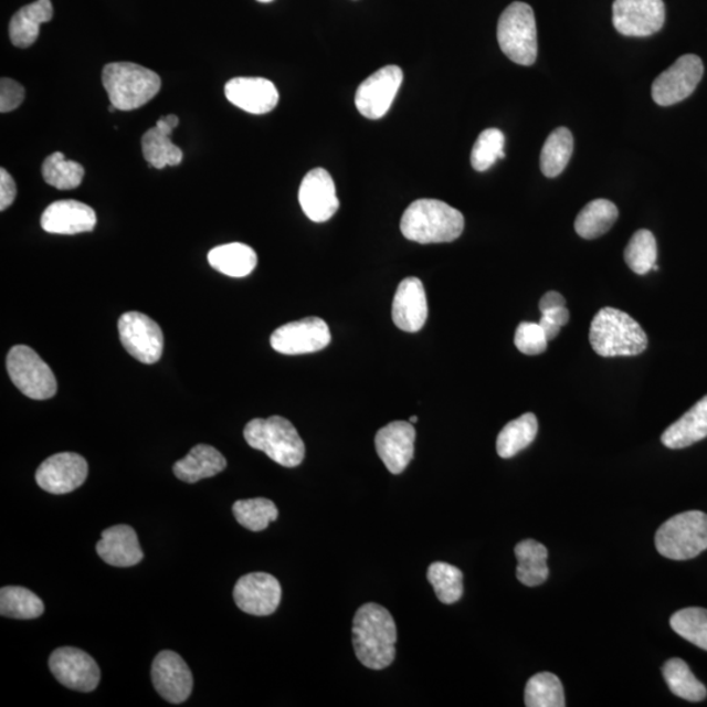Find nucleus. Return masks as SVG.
<instances>
[{"label": "nucleus", "mask_w": 707, "mask_h": 707, "mask_svg": "<svg viewBox=\"0 0 707 707\" xmlns=\"http://www.w3.org/2000/svg\"><path fill=\"white\" fill-rule=\"evenodd\" d=\"M663 677L675 696L690 703L704 701L707 696L705 685L692 674L687 663L683 659H669L663 666Z\"/></svg>", "instance_id": "obj_33"}, {"label": "nucleus", "mask_w": 707, "mask_h": 707, "mask_svg": "<svg viewBox=\"0 0 707 707\" xmlns=\"http://www.w3.org/2000/svg\"><path fill=\"white\" fill-rule=\"evenodd\" d=\"M96 550L104 562L116 568H130L145 557L136 530L125 525L105 529Z\"/></svg>", "instance_id": "obj_24"}, {"label": "nucleus", "mask_w": 707, "mask_h": 707, "mask_svg": "<svg viewBox=\"0 0 707 707\" xmlns=\"http://www.w3.org/2000/svg\"><path fill=\"white\" fill-rule=\"evenodd\" d=\"M572 151H574V138L571 131L566 127H558L542 147L540 160L542 173L549 179L560 176L568 167Z\"/></svg>", "instance_id": "obj_32"}, {"label": "nucleus", "mask_w": 707, "mask_h": 707, "mask_svg": "<svg viewBox=\"0 0 707 707\" xmlns=\"http://www.w3.org/2000/svg\"><path fill=\"white\" fill-rule=\"evenodd\" d=\"M7 371L19 391L32 400L52 399L59 389L51 367L25 345H18L10 350Z\"/></svg>", "instance_id": "obj_8"}, {"label": "nucleus", "mask_w": 707, "mask_h": 707, "mask_svg": "<svg viewBox=\"0 0 707 707\" xmlns=\"http://www.w3.org/2000/svg\"><path fill=\"white\" fill-rule=\"evenodd\" d=\"M53 19L51 0H35V2L20 9L10 23V39L13 45L27 49L39 39L41 24Z\"/></svg>", "instance_id": "obj_27"}, {"label": "nucleus", "mask_w": 707, "mask_h": 707, "mask_svg": "<svg viewBox=\"0 0 707 707\" xmlns=\"http://www.w3.org/2000/svg\"><path fill=\"white\" fill-rule=\"evenodd\" d=\"M52 674L68 689L88 693L97 688L102 672L94 657L75 647L54 650L49 659Z\"/></svg>", "instance_id": "obj_14"}, {"label": "nucleus", "mask_w": 707, "mask_h": 707, "mask_svg": "<svg viewBox=\"0 0 707 707\" xmlns=\"http://www.w3.org/2000/svg\"><path fill=\"white\" fill-rule=\"evenodd\" d=\"M409 422H410V423H416V422H419V416H416V415H412V416H410V421H409Z\"/></svg>", "instance_id": "obj_48"}, {"label": "nucleus", "mask_w": 707, "mask_h": 707, "mask_svg": "<svg viewBox=\"0 0 707 707\" xmlns=\"http://www.w3.org/2000/svg\"><path fill=\"white\" fill-rule=\"evenodd\" d=\"M669 624L682 639L707 652V610L685 608L671 618Z\"/></svg>", "instance_id": "obj_40"}, {"label": "nucleus", "mask_w": 707, "mask_h": 707, "mask_svg": "<svg viewBox=\"0 0 707 707\" xmlns=\"http://www.w3.org/2000/svg\"><path fill=\"white\" fill-rule=\"evenodd\" d=\"M666 21L663 0H614L613 25L626 38H648Z\"/></svg>", "instance_id": "obj_11"}, {"label": "nucleus", "mask_w": 707, "mask_h": 707, "mask_svg": "<svg viewBox=\"0 0 707 707\" xmlns=\"http://www.w3.org/2000/svg\"><path fill=\"white\" fill-rule=\"evenodd\" d=\"M518 558L516 578L527 587H537L547 581L549 568L547 564L548 549L536 540H525L515 547Z\"/></svg>", "instance_id": "obj_29"}, {"label": "nucleus", "mask_w": 707, "mask_h": 707, "mask_svg": "<svg viewBox=\"0 0 707 707\" xmlns=\"http://www.w3.org/2000/svg\"><path fill=\"white\" fill-rule=\"evenodd\" d=\"M228 468V460L217 449L198 444L173 465V473L183 483L196 484L203 478L219 475Z\"/></svg>", "instance_id": "obj_25"}, {"label": "nucleus", "mask_w": 707, "mask_h": 707, "mask_svg": "<svg viewBox=\"0 0 707 707\" xmlns=\"http://www.w3.org/2000/svg\"><path fill=\"white\" fill-rule=\"evenodd\" d=\"M703 76L704 63L699 56H680L674 65L656 77L652 89L654 102L661 106L682 103L695 92Z\"/></svg>", "instance_id": "obj_10"}, {"label": "nucleus", "mask_w": 707, "mask_h": 707, "mask_svg": "<svg viewBox=\"0 0 707 707\" xmlns=\"http://www.w3.org/2000/svg\"><path fill=\"white\" fill-rule=\"evenodd\" d=\"M497 38L508 60L532 66L537 59V30L530 6L523 2L508 6L499 18Z\"/></svg>", "instance_id": "obj_7"}, {"label": "nucleus", "mask_w": 707, "mask_h": 707, "mask_svg": "<svg viewBox=\"0 0 707 707\" xmlns=\"http://www.w3.org/2000/svg\"><path fill=\"white\" fill-rule=\"evenodd\" d=\"M542 316L549 318V320L556 323L558 327H564L570 320L569 309L566 307H557L553 309L544 310Z\"/></svg>", "instance_id": "obj_46"}, {"label": "nucleus", "mask_w": 707, "mask_h": 707, "mask_svg": "<svg viewBox=\"0 0 707 707\" xmlns=\"http://www.w3.org/2000/svg\"><path fill=\"white\" fill-rule=\"evenodd\" d=\"M44 611L42 600L24 587L7 585L0 590V614L4 618L32 620Z\"/></svg>", "instance_id": "obj_34"}, {"label": "nucleus", "mask_w": 707, "mask_h": 707, "mask_svg": "<svg viewBox=\"0 0 707 707\" xmlns=\"http://www.w3.org/2000/svg\"><path fill=\"white\" fill-rule=\"evenodd\" d=\"M539 307L541 313H544V310L553 309L557 307H566V300L560 293L549 292L542 296Z\"/></svg>", "instance_id": "obj_45"}, {"label": "nucleus", "mask_w": 707, "mask_h": 707, "mask_svg": "<svg viewBox=\"0 0 707 707\" xmlns=\"http://www.w3.org/2000/svg\"><path fill=\"white\" fill-rule=\"evenodd\" d=\"M257 2H260V3H271V2H273V0H257Z\"/></svg>", "instance_id": "obj_49"}, {"label": "nucleus", "mask_w": 707, "mask_h": 707, "mask_svg": "<svg viewBox=\"0 0 707 707\" xmlns=\"http://www.w3.org/2000/svg\"><path fill=\"white\" fill-rule=\"evenodd\" d=\"M659 555L674 561H687L707 549V514L687 511L672 516L655 535Z\"/></svg>", "instance_id": "obj_6"}, {"label": "nucleus", "mask_w": 707, "mask_h": 707, "mask_svg": "<svg viewBox=\"0 0 707 707\" xmlns=\"http://www.w3.org/2000/svg\"><path fill=\"white\" fill-rule=\"evenodd\" d=\"M179 124L180 119L176 115L161 117L157 125L141 137V151L148 166L162 169L181 165L183 152L171 140L172 133Z\"/></svg>", "instance_id": "obj_23"}, {"label": "nucleus", "mask_w": 707, "mask_h": 707, "mask_svg": "<svg viewBox=\"0 0 707 707\" xmlns=\"http://www.w3.org/2000/svg\"><path fill=\"white\" fill-rule=\"evenodd\" d=\"M415 429L405 421H395L378 431L374 447L381 462L393 475L407 469L414 457Z\"/></svg>", "instance_id": "obj_19"}, {"label": "nucleus", "mask_w": 707, "mask_h": 707, "mask_svg": "<svg viewBox=\"0 0 707 707\" xmlns=\"http://www.w3.org/2000/svg\"><path fill=\"white\" fill-rule=\"evenodd\" d=\"M619 218L616 204L608 200H595L587 203L579 212L574 228L579 236L592 240L603 236L613 228Z\"/></svg>", "instance_id": "obj_30"}, {"label": "nucleus", "mask_w": 707, "mask_h": 707, "mask_svg": "<svg viewBox=\"0 0 707 707\" xmlns=\"http://www.w3.org/2000/svg\"><path fill=\"white\" fill-rule=\"evenodd\" d=\"M103 86L110 105L130 112L150 103L161 88L160 76L131 62L109 63L103 70Z\"/></svg>", "instance_id": "obj_4"}, {"label": "nucleus", "mask_w": 707, "mask_h": 707, "mask_svg": "<svg viewBox=\"0 0 707 707\" xmlns=\"http://www.w3.org/2000/svg\"><path fill=\"white\" fill-rule=\"evenodd\" d=\"M88 464L74 452H62L48 457L35 472V481L42 490L51 494H67L86 483Z\"/></svg>", "instance_id": "obj_15"}, {"label": "nucleus", "mask_w": 707, "mask_h": 707, "mask_svg": "<svg viewBox=\"0 0 707 707\" xmlns=\"http://www.w3.org/2000/svg\"><path fill=\"white\" fill-rule=\"evenodd\" d=\"M155 689L166 701L186 703L193 690V675L186 661L173 652H161L155 657L151 668Z\"/></svg>", "instance_id": "obj_17"}, {"label": "nucleus", "mask_w": 707, "mask_h": 707, "mask_svg": "<svg viewBox=\"0 0 707 707\" xmlns=\"http://www.w3.org/2000/svg\"><path fill=\"white\" fill-rule=\"evenodd\" d=\"M244 437L252 449L265 452L273 462L286 468L300 465L306 456V445L298 431L279 415L252 420L244 429Z\"/></svg>", "instance_id": "obj_5"}, {"label": "nucleus", "mask_w": 707, "mask_h": 707, "mask_svg": "<svg viewBox=\"0 0 707 707\" xmlns=\"http://www.w3.org/2000/svg\"><path fill=\"white\" fill-rule=\"evenodd\" d=\"M398 629L387 608L369 603L359 608L352 621V645L358 661L374 671L394 661Z\"/></svg>", "instance_id": "obj_1"}, {"label": "nucleus", "mask_w": 707, "mask_h": 707, "mask_svg": "<svg viewBox=\"0 0 707 707\" xmlns=\"http://www.w3.org/2000/svg\"><path fill=\"white\" fill-rule=\"evenodd\" d=\"M119 339L131 357L145 365L157 363L165 350L159 325L145 314L126 313L118 320Z\"/></svg>", "instance_id": "obj_9"}, {"label": "nucleus", "mask_w": 707, "mask_h": 707, "mask_svg": "<svg viewBox=\"0 0 707 707\" xmlns=\"http://www.w3.org/2000/svg\"><path fill=\"white\" fill-rule=\"evenodd\" d=\"M282 587L278 579L266 572H252L239 579L233 600L243 612L252 616H271L281 604Z\"/></svg>", "instance_id": "obj_16"}, {"label": "nucleus", "mask_w": 707, "mask_h": 707, "mask_svg": "<svg viewBox=\"0 0 707 707\" xmlns=\"http://www.w3.org/2000/svg\"><path fill=\"white\" fill-rule=\"evenodd\" d=\"M208 260L212 268L232 278L246 277L258 263L257 253L242 243L215 246L210 251Z\"/></svg>", "instance_id": "obj_28"}, {"label": "nucleus", "mask_w": 707, "mask_h": 707, "mask_svg": "<svg viewBox=\"0 0 707 707\" xmlns=\"http://www.w3.org/2000/svg\"><path fill=\"white\" fill-rule=\"evenodd\" d=\"M707 436V395L672 423L662 435V443L671 450L687 449Z\"/></svg>", "instance_id": "obj_26"}, {"label": "nucleus", "mask_w": 707, "mask_h": 707, "mask_svg": "<svg viewBox=\"0 0 707 707\" xmlns=\"http://www.w3.org/2000/svg\"><path fill=\"white\" fill-rule=\"evenodd\" d=\"M25 98V89L20 83L3 77L0 81V112L9 113L19 108Z\"/></svg>", "instance_id": "obj_43"}, {"label": "nucleus", "mask_w": 707, "mask_h": 707, "mask_svg": "<svg viewBox=\"0 0 707 707\" xmlns=\"http://www.w3.org/2000/svg\"><path fill=\"white\" fill-rule=\"evenodd\" d=\"M590 342L600 357H635L647 349L648 338L633 317L606 307L593 317Z\"/></svg>", "instance_id": "obj_3"}, {"label": "nucleus", "mask_w": 707, "mask_h": 707, "mask_svg": "<svg viewBox=\"0 0 707 707\" xmlns=\"http://www.w3.org/2000/svg\"><path fill=\"white\" fill-rule=\"evenodd\" d=\"M548 338L539 323H521L515 331V346L526 356H540L548 348Z\"/></svg>", "instance_id": "obj_42"}, {"label": "nucleus", "mask_w": 707, "mask_h": 707, "mask_svg": "<svg viewBox=\"0 0 707 707\" xmlns=\"http://www.w3.org/2000/svg\"><path fill=\"white\" fill-rule=\"evenodd\" d=\"M464 217L440 200H416L401 219V232L420 244L452 243L462 236Z\"/></svg>", "instance_id": "obj_2"}, {"label": "nucleus", "mask_w": 707, "mask_h": 707, "mask_svg": "<svg viewBox=\"0 0 707 707\" xmlns=\"http://www.w3.org/2000/svg\"><path fill=\"white\" fill-rule=\"evenodd\" d=\"M299 202L304 214L316 223L334 218L339 209L334 179L324 168H315L304 177L299 188Z\"/></svg>", "instance_id": "obj_18"}, {"label": "nucleus", "mask_w": 707, "mask_h": 707, "mask_svg": "<svg viewBox=\"0 0 707 707\" xmlns=\"http://www.w3.org/2000/svg\"><path fill=\"white\" fill-rule=\"evenodd\" d=\"M528 707H563L564 692L560 678L550 672H541L529 678L525 696Z\"/></svg>", "instance_id": "obj_37"}, {"label": "nucleus", "mask_w": 707, "mask_h": 707, "mask_svg": "<svg viewBox=\"0 0 707 707\" xmlns=\"http://www.w3.org/2000/svg\"><path fill=\"white\" fill-rule=\"evenodd\" d=\"M429 316L426 292L419 278L402 281L395 292L392 306V318L395 327L408 334H415L423 328Z\"/></svg>", "instance_id": "obj_21"}, {"label": "nucleus", "mask_w": 707, "mask_h": 707, "mask_svg": "<svg viewBox=\"0 0 707 707\" xmlns=\"http://www.w3.org/2000/svg\"><path fill=\"white\" fill-rule=\"evenodd\" d=\"M96 212L88 204L74 200L56 201L41 217V228L55 235H76L94 231Z\"/></svg>", "instance_id": "obj_22"}, {"label": "nucleus", "mask_w": 707, "mask_h": 707, "mask_svg": "<svg viewBox=\"0 0 707 707\" xmlns=\"http://www.w3.org/2000/svg\"><path fill=\"white\" fill-rule=\"evenodd\" d=\"M505 136L498 129H486L479 134L473 146L471 162L477 172H485L492 168L498 159H505Z\"/></svg>", "instance_id": "obj_41"}, {"label": "nucleus", "mask_w": 707, "mask_h": 707, "mask_svg": "<svg viewBox=\"0 0 707 707\" xmlns=\"http://www.w3.org/2000/svg\"><path fill=\"white\" fill-rule=\"evenodd\" d=\"M233 516L244 528L261 532L278 519V508L271 499L254 498L238 500L232 507Z\"/></svg>", "instance_id": "obj_35"}, {"label": "nucleus", "mask_w": 707, "mask_h": 707, "mask_svg": "<svg viewBox=\"0 0 707 707\" xmlns=\"http://www.w3.org/2000/svg\"><path fill=\"white\" fill-rule=\"evenodd\" d=\"M625 263L635 274L653 271L657 260V245L652 231H636L625 247Z\"/></svg>", "instance_id": "obj_39"}, {"label": "nucleus", "mask_w": 707, "mask_h": 707, "mask_svg": "<svg viewBox=\"0 0 707 707\" xmlns=\"http://www.w3.org/2000/svg\"><path fill=\"white\" fill-rule=\"evenodd\" d=\"M331 335L327 323L318 317H307L288 323L274 330L271 345L285 356H300L320 351L330 344Z\"/></svg>", "instance_id": "obj_12"}, {"label": "nucleus", "mask_w": 707, "mask_h": 707, "mask_svg": "<svg viewBox=\"0 0 707 707\" xmlns=\"http://www.w3.org/2000/svg\"><path fill=\"white\" fill-rule=\"evenodd\" d=\"M539 324L541 325V328L544 329V334H546L548 341H551V339H555L558 337V335H560L561 327H558L556 323L549 320V318H547L546 316H541V320L539 321Z\"/></svg>", "instance_id": "obj_47"}, {"label": "nucleus", "mask_w": 707, "mask_h": 707, "mask_svg": "<svg viewBox=\"0 0 707 707\" xmlns=\"http://www.w3.org/2000/svg\"><path fill=\"white\" fill-rule=\"evenodd\" d=\"M18 193L17 182L12 179V176L6 171L4 168L0 169V210L4 211L11 207L15 201Z\"/></svg>", "instance_id": "obj_44"}, {"label": "nucleus", "mask_w": 707, "mask_h": 707, "mask_svg": "<svg viewBox=\"0 0 707 707\" xmlns=\"http://www.w3.org/2000/svg\"><path fill=\"white\" fill-rule=\"evenodd\" d=\"M42 176L46 183L55 189L73 190L81 187L84 168L80 162L67 160L65 155L56 151L45 159Z\"/></svg>", "instance_id": "obj_36"}, {"label": "nucleus", "mask_w": 707, "mask_h": 707, "mask_svg": "<svg viewBox=\"0 0 707 707\" xmlns=\"http://www.w3.org/2000/svg\"><path fill=\"white\" fill-rule=\"evenodd\" d=\"M404 81L399 66H386L367 77L356 94V106L360 115L369 119L384 117L394 102Z\"/></svg>", "instance_id": "obj_13"}, {"label": "nucleus", "mask_w": 707, "mask_h": 707, "mask_svg": "<svg viewBox=\"0 0 707 707\" xmlns=\"http://www.w3.org/2000/svg\"><path fill=\"white\" fill-rule=\"evenodd\" d=\"M539 431V422L532 413L523 414L507 423L497 440V452L502 458H511L532 444Z\"/></svg>", "instance_id": "obj_31"}, {"label": "nucleus", "mask_w": 707, "mask_h": 707, "mask_svg": "<svg viewBox=\"0 0 707 707\" xmlns=\"http://www.w3.org/2000/svg\"><path fill=\"white\" fill-rule=\"evenodd\" d=\"M428 579L443 604H454L462 599L463 572L456 566L445 562H434L428 570Z\"/></svg>", "instance_id": "obj_38"}, {"label": "nucleus", "mask_w": 707, "mask_h": 707, "mask_svg": "<svg viewBox=\"0 0 707 707\" xmlns=\"http://www.w3.org/2000/svg\"><path fill=\"white\" fill-rule=\"evenodd\" d=\"M228 101L251 115H266L279 103V92L264 77H233L224 87Z\"/></svg>", "instance_id": "obj_20"}]
</instances>
